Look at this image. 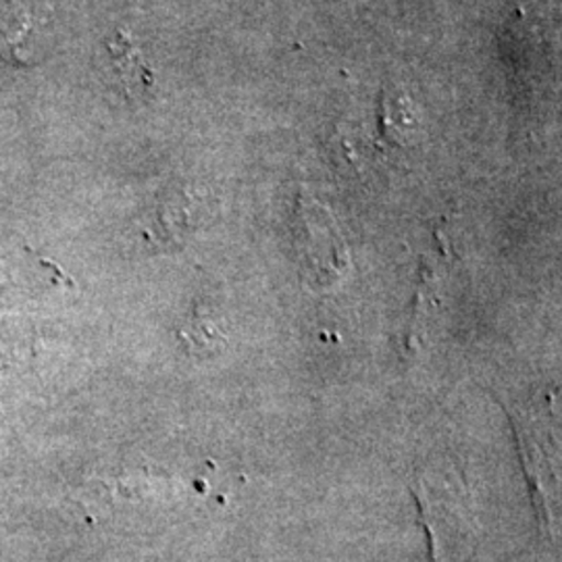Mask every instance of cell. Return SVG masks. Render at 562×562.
<instances>
[{
	"instance_id": "2",
	"label": "cell",
	"mask_w": 562,
	"mask_h": 562,
	"mask_svg": "<svg viewBox=\"0 0 562 562\" xmlns=\"http://www.w3.org/2000/svg\"><path fill=\"white\" fill-rule=\"evenodd\" d=\"M109 55L125 94L130 99L146 97L153 88V71L146 67L140 48L134 41L127 34H117L109 42Z\"/></svg>"
},
{
	"instance_id": "1",
	"label": "cell",
	"mask_w": 562,
	"mask_h": 562,
	"mask_svg": "<svg viewBox=\"0 0 562 562\" xmlns=\"http://www.w3.org/2000/svg\"><path fill=\"white\" fill-rule=\"evenodd\" d=\"M48 50V23L20 0H0V60L38 65Z\"/></svg>"
}]
</instances>
